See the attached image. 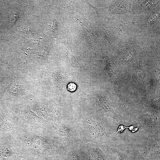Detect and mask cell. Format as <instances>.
Segmentation results:
<instances>
[{
  "instance_id": "6da1fadb",
  "label": "cell",
  "mask_w": 160,
  "mask_h": 160,
  "mask_svg": "<svg viewBox=\"0 0 160 160\" xmlns=\"http://www.w3.org/2000/svg\"><path fill=\"white\" fill-rule=\"evenodd\" d=\"M89 121V134L94 138L100 139L106 136L105 128L101 123L97 122L92 120Z\"/></svg>"
},
{
  "instance_id": "3957f363",
  "label": "cell",
  "mask_w": 160,
  "mask_h": 160,
  "mask_svg": "<svg viewBox=\"0 0 160 160\" xmlns=\"http://www.w3.org/2000/svg\"><path fill=\"white\" fill-rule=\"evenodd\" d=\"M76 88V85L73 83H71L68 86V89L71 91L75 90Z\"/></svg>"
},
{
  "instance_id": "7a4b0ae2",
  "label": "cell",
  "mask_w": 160,
  "mask_h": 160,
  "mask_svg": "<svg viewBox=\"0 0 160 160\" xmlns=\"http://www.w3.org/2000/svg\"><path fill=\"white\" fill-rule=\"evenodd\" d=\"M8 89L9 92L12 95H20L24 92L23 88L18 85L11 84L9 86Z\"/></svg>"
}]
</instances>
